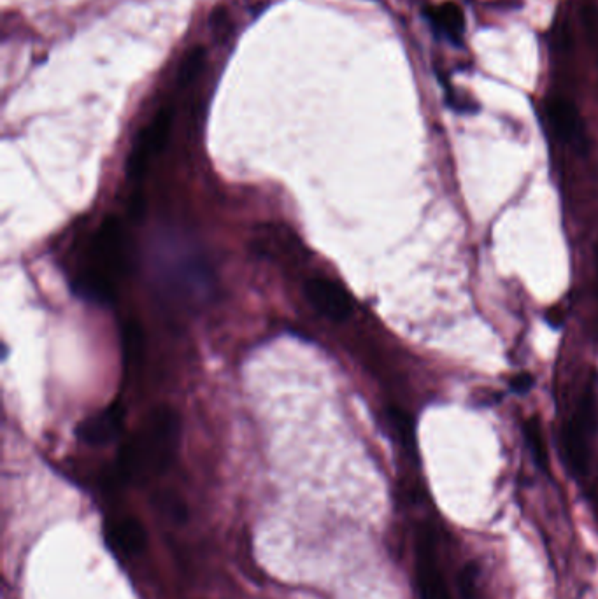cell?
<instances>
[{
    "label": "cell",
    "instance_id": "obj_1",
    "mask_svg": "<svg viewBox=\"0 0 598 599\" xmlns=\"http://www.w3.org/2000/svg\"><path fill=\"white\" fill-rule=\"evenodd\" d=\"M86 265L72 282L74 293L86 302L113 304L116 284L125 270V232L118 218L104 219L93 235Z\"/></svg>",
    "mask_w": 598,
    "mask_h": 599
},
{
    "label": "cell",
    "instance_id": "obj_2",
    "mask_svg": "<svg viewBox=\"0 0 598 599\" xmlns=\"http://www.w3.org/2000/svg\"><path fill=\"white\" fill-rule=\"evenodd\" d=\"M178 440V414L171 409H158L143 433L123 449L120 458L123 479H132L148 470H165L176 452Z\"/></svg>",
    "mask_w": 598,
    "mask_h": 599
},
{
    "label": "cell",
    "instance_id": "obj_3",
    "mask_svg": "<svg viewBox=\"0 0 598 599\" xmlns=\"http://www.w3.org/2000/svg\"><path fill=\"white\" fill-rule=\"evenodd\" d=\"M172 120H174L172 107H164L153 118L150 125L139 134L134 149L130 153L129 163H127V172H129L130 179H134V181L143 179L151 158L158 155L167 144V139L171 134Z\"/></svg>",
    "mask_w": 598,
    "mask_h": 599
},
{
    "label": "cell",
    "instance_id": "obj_4",
    "mask_svg": "<svg viewBox=\"0 0 598 599\" xmlns=\"http://www.w3.org/2000/svg\"><path fill=\"white\" fill-rule=\"evenodd\" d=\"M304 295L314 311L334 323H344L353 314V300L346 288L328 277H311L304 284Z\"/></svg>",
    "mask_w": 598,
    "mask_h": 599
},
{
    "label": "cell",
    "instance_id": "obj_5",
    "mask_svg": "<svg viewBox=\"0 0 598 599\" xmlns=\"http://www.w3.org/2000/svg\"><path fill=\"white\" fill-rule=\"evenodd\" d=\"M253 247L258 253L269 258V260L281 261V263H300L306 260V249L302 242L297 239V235L283 225L258 226L255 230V239Z\"/></svg>",
    "mask_w": 598,
    "mask_h": 599
},
{
    "label": "cell",
    "instance_id": "obj_6",
    "mask_svg": "<svg viewBox=\"0 0 598 599\" xmlns=\"http://www.w3.org/2000/svg\"><path fill=\"white\" fill-rule=\"evenodd\" d=\"M416 584L421 599H451L434 545L428 538H421L416 547Z\"/></svg>",
    "mask_w": 598,
    "mask_h": 599
},
{
    "label": "cell",
    "instance_id": "obj_7",
    "mask_svg": "<svg viewBox=\"0 0 598 599\" xmlns=\"http://www.w3.org/2000/svg\"><path fill=\"white\" fill-rule=\"evenodd\" d=\"M125 409L122 402H114L92 417L79 423L78 437L88 445H107L122 435Z\"/></svg>",
    "mask_w": 598,
    "mask_h": 599
},
{
    "label": "cell",
    "instance_id": "obj_8",
    "mask_svg": "<svg viewBox=\"0 0 598 599\" xmlns=\"http://www.w3.org/2000/svg\"><path fill=\"white\" fill-rule=\"evenodd\" d=\"M548 116L556 135L574 146L577 151H586V135H584L583 120L577 107L565 99H553L548 104Z\"/></svg>",
    "mask_w": 598,
    "mask_h": 599
},
{
    "label": "cell",
    "instance_id": "obj_9",
    "mask_svg": "<svg viewBox=\"0 0 598 599\" xmlns=\"http://www.w3.org/2000/svg\"><path fill=\"white\" fill-rule=\"evenodd\" d=\"M425 16L442 37H446L451 43L460 44L465 32V16L460 6H456L455 2H444L425 9Z\"/></svg>",
    "mask_w": 598,
    "mask_h": 599
},
{
    "label": "cell",
    "instance_id": "obj_10",
    "mask_svg": "<svg viewBox=\"0 0 598 599\" xmlns=\"http://www.w3.org/2000/svg\"><path fill=\"white\" fill-rule=\"evenodd\" d=\"M111 536H113L114 547L122 550L127 556H136L139 552H143L148 542L143 524L136 519H123L118 524H114Z\"/></svg>",
    "mask_w": 598,
    "mask_h": 599
},
{
    "label": "cell",
    "instance_id": "obj_11",
    "mask_svg": "<svg viewBox=\"0 0 598 599\" xmlns=\"http://www.w3.org/2000/svg\"><path fill=\"white\" fill-rule=\"evenodd\" d=\"M588 433L572 419L563 430V445L569 465L574 472L584 473L588 468Z\"/></svg>",
    "mask_w": 598,
    "mask_h": 599
},
{
    "label": "cell",
    "instance_id": "obj_12",
    "mask_svg": "<svg viewBox=\"0 0 598 599\" xmlns=\"http://www.w3.org/2000/svg\"><path fill=\"white\" fill-rule=\"evenodd\" d=\"M123 356L125 367L139 368L144 356L143 330L137 323H129L123 330Z\"/></svg>",
    "mask_w": 598,
    "mask_h": 599
},
{
    "label": "cell",
    "instance_id": "obj_13",
    "mask_svg": "<svg viewBox=\"0 0 598 599\" xmlns=\"http://www.w3.org/2000/svg\"><path fill=\"white\" fill-rule=\"evenodd\" d=\"M523 430H525V438H527V444L534 456L535 463L546 470L548 468V449H546V442L542 437L541 421L537 417H532L525 423Z\"/></svg>",
    "mask_w": 598,
    "mask_h": 599
},
{
    "label": "cell",
    "instance_id": "obj_14",
    "mask_svg": "<svg viewBox=\"0 0 598 599\" xmlns=\"http://www.w3.org/2000/svg\"><path fill=\"white\" fill-rule=\"evenodd\" d=\"M204 62H206V50L202 46H195V48L188 51L185 58L181 60V65H179V85H190L193 79L199 76L202 67H204Z\"/></svg>",
    "mask_w": 598,
    "mask_h": 599
},
{
    "label": "cell",
    "instance_id": "obj_15",
    "mask_svg": "<svg viewBox=\"0 0 598 599\" xmlns=\"http://www.w3.org/2000/svg\"><path fill=\"white\" fill-rule=\"evenodd\" d=\"M390 419H392V424L395 426V430L399 433L400 440H402V444L406 447L407 451H414V447H416V442H414V426L413 419L407 416L404 410L400 409H390Z\"/></svg>",
    "mask_w": 598,
    "mask_h": 599
},
{
    "label": "cell",
    "instance_id": "obj_16",
    "mask_svg": "<svg viewBox=\"0 0 598 599\" xmlns=\"http://www.w3.org/2000/svg\"><path fill=\"white\" fill-rule=\"evenodd\" d=\"M534 386V377L530 374H520L511 381V389L518 395H527L528 391Z\"/></svg>",
    "mask_w": 598,
    "mask_h": 599
}]
</instances>
